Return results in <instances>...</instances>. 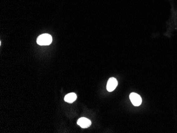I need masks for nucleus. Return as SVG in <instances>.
Here are the masks:
<instances>
[{
    "instance_id": "1",
    "label": "nucleus",
    "mask_w": 177,
    "mask_h": 133,
    "mask_svg": "<svg viewBox=\"0 0 177 133\" xmlns=\"http://www.w3.org/2000/svg\"><path fill=\"white\" fill-rule=\"evenodd\" d=\"M53 39L50 34H44L39 36L37 39V43L41 46L50 45L52 42Z\"/></svg>"
},
{
    "instance_id": "2",
    "label": "nucleus",
    "mask_w": 177,
    "mask_h": 133,
    "mask_svg": "<svg viewBox=\"0 0 177 133\" xmlns=\"http://www.w3.org/2000/svg\"><path fill=\"white\" fill-rule=\"evenodd\" d=\"M129 98L131 101L132 103L135 106H139L141 105L142 99L141 96L136 93H132L129 95Z\"/></svg>"
},
{
    "instance_id": "3",
    "label": "nucleus",
    "mask_w": 177,
    "mask_h": 133,
    "mask_svg": "<svg viewBox=\"0 0 177 133\" xmlns=\"http://www.w3.org/2000/svg\"><path fill=\"white\" fill-rule=\"evenodd\" d=\"M118 85V81L116 78H110L108 80L107 84V89L109 92H112L116 88Z\"/></svg>"
},
{
    "instance_id": "4",
    "label": "nucleus",
    "mask_w": 177,
    "mask_h": 133,
    "mask_svg": "<svg viewBox=\"0 0 177 133\" xmlns=\"http://www.w3.org/2000/svg\"><path fill=\"white\" fill-rule=\"evenodd\" d=\"M77 124L81 128H87L91 126V121L85 117H82L80 118V119H78Z\"/></svg>"
},
{
    "instance_id": "5",
    "label": "nucleus",
    "mask_w": 177,
    "mask_h": 133,
    "mask_svg": "<svg viewBox=\"0 0 177 133\" xmlns=\"http://www.w3.org/2000/svg\"><path fill=\"white\" fill-rule=\"evenodd\" d=\"M77 96L74 93H70L66 95L64 100L68 103H73L76 100Z\"/></svg>"
}]
</instances>
